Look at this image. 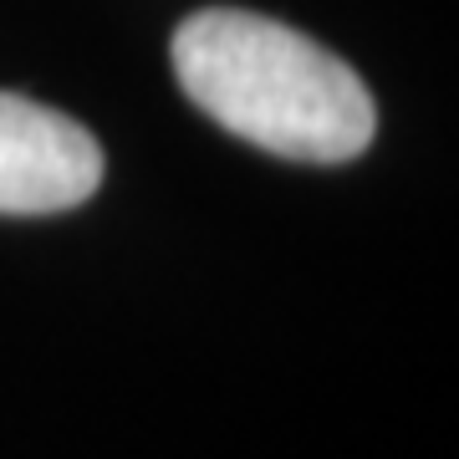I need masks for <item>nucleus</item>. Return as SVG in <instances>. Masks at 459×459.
Segmentation results:
<instances>
[{
	"mask_svg": "<svg viewBox=\"0 0 459 459\" xmlns=\"http://www.w3.org/2000/svg\"><path fill=\"white\" fill-rule=\"evenodd\" d=\"M174 72L195 108L265 153L347 164L373 143L377 113L362 77L271 16L235 5L195 11L174 31Z\"/></svg>",
	"mask_w": 459,
	"mask_h": 459,
	"instance_id": "nucleus-1",
	"label": "nucleus"
},
{
	"mask_svg": "<svg viewBox=\"0 0 459 459\" xmlns=\"http://www.w3.org/2000/svg\"><path fill=\"white\" fill-rule=\"evenodd\" d=\"M98 184L102 148L77 117L0 92V214H62Z\"/></svg>",
	"mask_w": 459,
	"mask_h": 459,
	"instance_id": "nucleus-2",
	"label": "nucleus"
}]
</instances>
